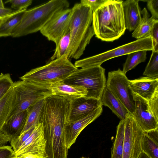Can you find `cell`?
Wrapping results in <instances>:
<instances>
[{
	"instance_id": "37",
	"label": "cell",
	"mask_w": 158,
	"mask_h": 158,
	"mask_svg": "<svg viewBox=\"0 0 158 158\" xmlns=\"http://www.w3.org/2000/svg\"><path fill=\"white\" fill-rule=\"evenodd\" d=\"M12 138L7 136L2 132L0 133V147L5 146L6 143L10 142Z\"/></svg>"
},
{
	"instance_id": "4",
	"label": "cell",
	"mask_w": 158,
	"mask_h": 158,
	"mask_svg": "<svg viewBox=\"0 0 158 158\" xmlns=\"http://www.w3.org/2000/svg\"><path fill=\"white\" fill-rule=\"evenodd\" d=\"M78 69L66 56H63L31 70L20 79L32 83L50 86L63 81Z\"/></svg>"
},
{
	"instance_id": "27",
	"label": "cell",
	"mask_w": 158,
	"mask_h": 158,
	"mask_svg": "<svg viewBox=\"0 0 158 158\" xmlns=\"http://www.w3.org/2000/svg\"><path fill=\"white\" fill-rule=\"evenodd\" d=\"M70 37L69 30L60 39L58 44L56 45L54 52L51 58L52 60L60 58L63 56H66L67 58L70 44Z\"/></svg>"
},
{
	"instance_id": "36",
	"label": "cell",
	"mask_w": 158,
	"mask_h": 158,
	"mask_svg": "<svg viewBox=\"0 0 158 158\" xmlns=\"http://www.w3.org/2000/svg\"><path fill=\"white\" fill-rule=\"evenodd\" d=\"M15 152L10 146L0 147V158H14Z\"/></svg>"
},
{
	"instance_id": "20",
	"label": "cell",
	"mask_w": 158,
	"mask_h": 158,
	"mask_svg": "<svg viewBox=\"0 0 158 158\" xmlns=\"http://www.w3.org/2000/svg\"><path fill=\"white\" fill-rule=\"evenodd\" d=\"M141 149L150 158H158V128L143 132Z\"/></svg>"
},
{
	"instance_id": "34",
	"label": "cell",
	"mask_w": 158,
	"mask_h": 158,
	"mask_svg": "<svg viewBox=\"0 0 158 158\" xmlns=\"http://www.w3.org/2000/svg\"><path fill=\"white\" fill-rule=\"evenodd\" d=\"M108 0H81V3L82 5L89 6L92 12L95 11L102 6Z\"/></svg>"
},
{
	"instance_id": "41",
	"label": "cell",
	"mask_w": 158,
	"mask_h": 158,
	"mask_svg": "<svg viewBox=\"0 0 158 158\" xmlns=\"http://www.w3.org/2000/svg\"><path fill=\"white\" fill-rule=\"evenodd\" d=\"M138 158H150L146 154L142 152Z\"/></svg>"
},
{
	"instance_id": "8",
	"label": "cell",
	"mask_w": 158,
	"mask_h": 158,
	"mask_svg": "<svg viewBox=\"0 0 158 158\" xmlns=\"http://www.w3.org/2000/svg\"><path fill=\"white\" fill-rule=\"evenodd\" d=\"M129 80L119 69L108 73L106 88L108 89L132 114L135 105L133 93L129 86Z\"/></svg>"
},
{
	"instance_id": "15",
	"label": "cell",
	"mask_w": 158,
	"mask_h": 158,
	"mask_svg": "<svg viewBox=\"0 0 158 158\" xmlns=\"http://www.w3.org/2000/svg\"><path fill=\"white\" fill-rule=\"evenodd\" d=\"M132 93L148 101L158 90V77H144L129 80Z\"/></svg>"
},
{
	"instance_id": "28",
	"label": "cell",
	"mask_w": 158,
	"mask_h": 158,
	"mask_svg": "<svg viewBox=\"0 0 158 158\" xmlns=\"http://www.w3.org/2000/svg\"><path fill=\"white\" fill-rule=\"evenodd\" d=\"M143 75L147 77H158V52L152 51Z\"/></svg>"
},
{
	"instance_id": "23",
	"label": "cell",
	"mask_w": 158,
	"mask_h": 158,
	"mask_svg": "<svg viewBox=\"0 0 158 158\" xmlns=\"http://www.w3.org/2000/svg\"><path fill=\"white\" fill-rule=\"evenodd\" d=\"M44 99L38 101L28 109V113L26 123L22 133L39 122L43 108Z\"/></svg>"
},
{
	"instance_id": "1",
	"label": "cell",
	"mask_w": 158,
	"mask_h": 158,
	"mask_svg": "<svg viewBox=\"0 0 158 158\" xmlns=\"http://www.w3.org/2000/svg\"><path fill=\"white\" fill-rule=\"evenodd\" d=\"M122 0H108L93 13L94 35L102 40L112 42L123 35L126 28Z\"/></svg>"
},
{
	"instance_id": "31",
	"label": "cell",
	"mask_w": 158,
	"mask_h": 158,
	"mask_svg": "<svg viewBox=\"0 0 158 158\" xmlns=\"http://www.w3.org/2000/svg\"><path fill=\"white\" fill-rule=\"evenodd\" d=\"M152 38L153 49L152 51L158 52V20L155 19L149 36Z\"/></svg>"
},
{
	"instance_id": "18",
	"label": "cell",
	"mask_w": 158,
	"mask_h": 158,
	"mask_svg": "<svg viewBox=\"0 0 158 158\" xmlns=\"http://www.w3.org/2000/svg\"><path fill=\"white\" fill-rule=\"evenodd\" d=\"M28 113L27 109L13 116L6 122L1 132L12 139L20 136L25 126Z\"/></svg>"
},
{
	"instance_id": "39",
	"label": "cell",
	"mask_w": 158,
	"mask_h": 158,
	"mask_svg": "<svg viewBox=\"0 0 158 158\" xmlns=\"http://www.w3.org/2000/svg\"><path fill=\"white\" fill-rule=\"evenodd\" d=\"M14 10L9 8H0V16L8 15L12 13Z\"/></svg>"
},
{
	"instance_id": "38",
	"label": "cell",
	"mask_w": 158,
	"mask_h": 158,
	"mask_svg": "<svg viewBox=\"0 0 158 158\" xmlns=\"http://www.w3.org/2000/svg\"><path fill=\"white\" fill-rule=\"evenodd\" d=\"M26 10H14L12 13L6 15L0 16V26L7 19L14 15L22 11H24Z\"/></svg>"
},
{
	"instance_id": "30",
	"label": "cell",
	"mask_w": 158,
	"mask_h": 158,
	"mask_svg": "<svg viewBox=\"0 0 158 158\" xmlns=\"http://www.w3.org/2000/svg\"><path fill=\"white\" fill-rule=\"evenodd\" d=\"M14 82L10 74L0 75V100L13 86Z\"/></svg>"
},
{
	"instance_id": "14",
	"label": "cell",
	"mask_w": 158,
	"mask_h": 158,
	"mask_svg": "<svg viewBox=\"0 0 158 158\" xmlns=\"http://www.w3.org/2000/svg\"><path fill=\"white\" fill-rule=\"evenodd\" d=\"M70 102L68 123L81 119L102 106L101 100L85 97L77 98Z\"/></svg>"
},
{
	"instance_id": "25",
	"label": "cell",
	"mask_w": 158,
	"mask_h": 158,
	"mask_svg": "<svg viewBox=\"0 0 158 158\" xmlns=\"http://www.w3.org/2000/svg\"><path fill=\"white\" fill-rule=\"evenodd\" d=\"M147 51L145 50L134 52L127 55L124 64L122 71L126 74L128 71L135 68L139 64L145 61L147 58Z\"/></svg>"
},
{
	"instance_id": "29",
	"label": "cell",
	"mask_w": 158,
	"mask_h": 158,
	"mask_svg": "<svg viewBox=\"0 0 158 158\" xmlns=\"http://www.w3.org/2000/svg\"><path fill=\"white\" fill-rule=\"evenodd\" d=\"M35 125L23 133L19 136L12 139L10 141V145L15 152L19 149L30 136L34 130Z\"/></svg>"
},
{
	"instance_id": "5",
	"label": "cell",
	"mask_w": 158,
	"mask_h": 158,
	"mask_svg": "<svg viewBox=\"0 0 158 158\" xmlns=\"http://www.w3.org/2000/svg\"><path fill=\"white\" fill-rule=\"evenodd\" d=\"M105 69L101 65L78 69L64 80L65 84L78 85L85 88L86 98L101 100L106 88Z\"/></svg>"
},
{
	"instance_id": "11",
	"label": "cell",
	"mask_w": 158,
	"mask_h": 158,
	"mask_svg": "<svg viewBox=\"0 0 158 158\" xmlns=\"http://www.w3.org/2000/svg\"><path fill=\"white\" fill-rule=\"evenodd\" d=\"M46 140L42 123L35 125L32 133L19 149L15 152V157L27 156L48 157L46 152Z\"/></svg>"
},
{
	"instance_id": "21",
	"label": "cell",
	"mask_w": 158,
	"mask_h": 158,
	"mask_svg": "<svg viewBox=\"0 0 158 158\" xmlns=\"http://www.w3.org/2000/svg\"><path fill=\"white\" fill-rule=\"evenodd\" d=\"M15 98L12 86L0 100V133L13 108Z\"/></svg>"
},
{
	"instance_id": "9",
	"label": "cell",
	"mask_w": 158,
	"mask_h": 158,
	"mask_svg": "<svg viewBox=\"0 0 158 158\" xmlns=\"http://www.w3.org/2000/svg\"><path fill=\"white\" fill-rule=\"evenodd\" d=\"M125 122L122 158H138L142 152L143 131L130 113Z\"/></svg>"
},
{
	"instance_id": "35",
	"label": "cell",
	"mask_w": 158,
	"mask_h": 158,
	"mask_svg": "<svg viewBox=\"0 0 158 158\" xmlns=\"http://www.w3.org/2000/svg\"><path fill=\"white\" fill-rule=\"evenodd\" d=\"M147 2V6L151 12L152 17L155 19H158V0H149Z\"/></svg>"
},
{
	"instance_id": "43",
	"label": "cell",
	"mask_w": 158,
	"mask_h": 158,
	"mask_svg": "<svg viewBox=\"0 0 158 158\" xmlns=\"http://www.w3.org/2000/svg\"><path fill=\"white\" fill-rule=\"evenodd\" d=\"M80 158H89V157H87L84 156H82Z\"/></svg>"
},
{
	"instance_id": "42",
	"label": "cell",
	"mask_w": 158,
	"mask_h": 158,
	"mask_svg": "<svg viewBox=\"0 0 158 158\" xmlns=\"http://www.w3.org/2000/svg\"><path fill=\"white\" fill-rule=\"evenodd\" d=\"M5 8L4 5L2 0H0V8Z\"/></svg>"
},
{
	"instance_id": "33",
	"label": "cell",
	"mask_w": 158,
	"mask_h": 158,
	"mask_svg": "<svg viewBox=\"0 0 158 158\" xmlns=\"http://www.w3.org/2000/svg\"><path fill=\"white\" fill-rule=\"evenodd\" d=\"M32 2V0H9L6 1L5 3H10L11 7L17 10H27Z\"/></svg>"
},
{
	"instance_id": "17",
	"label": "cell",
	"mask_w": 158,
	"mask_h": 158,
	"mask_svg": "<svg viewBox=\"0 0 158 158\" xmlns=\"http://www.w3.org/2000/svg\"><path fill=\"white\" fill-rule=\"evenodd\" d=\"M139 0H127L122 3L126 29L134 31L140 21L142 16Z\"/></svg>"
},
{
	"instance_id": "13",
	"label": "cell",
	"mask_w": 158,
	"mask_h": 158,
	"mask_svg": "<svg viewBox=\"0 0 158 158\" xmlns=\"http://www.w3.org/2000/svg\"><path fill=\"white\" fill-rule=\"evenodd\" d=\"M102 111V106H101L85 117L67 123L65 129V141L66 146L68 150L75 142L81 131L87 125L98 117Z\"/></svg>"
},
{
	"instance_id": "40",
	"label": "cell",
	"mask_w": 158,
	"mask_h": 158,
	"mask_svg": "<svg viewBox=\"0 0 158 158\" xmlns=\"http://www.w3.org/2000/svg\"><path fill=\"white\" fill-rule=\"evenodd\" d=\"M14 158H48L47 157L44 156H27L21 157H14Z\"/></svg>"
},
{
	"instance_id": "32",
	"label": "cell",
	"mask_w": 158,
	"mask_h": 158,
	"mask_svg": "<svg viewBox=\"0 0 158 158\" xmlns=\"http://www.w3.org/2000/svg\"><path fill=\"white\" fill-rule=\"evenodd\" d=\"M149 108L154 118L158 121V90L148 101Z\"/></svg>"
},
{
	"instance_id": "22",
	"label": "cell",
	"mask_w": 158,
	"mask_h": 158,
	"mask_svg": "<svg viewBox=\"0 0 158 158\" xmlns=\"http://www.w3.org/2000/svg\"><path fill=\"white\" fill-rule=\"evenodd\" d=\"M142 18L139 23L132 33V36L137 39L149 36L155 19L150 15L146 9L141 10Z\"/></svg>"
},
{
	"instance_id": "2",
	"label": "cell",
	"mask_w": 158,
	"mask_h": 158,
	"mask_svg": "<svg viewBox=\"0 0 158 158\" xmlns=\"http://www.w3.org/2000/svg\"><path fill=\"white\" fill-rule=\"evenodd\" d=\"M72 9L69 30L70 42L67 58L79 59L94 35L92 11L88 6L81 3L75 4Z\"/></svg>"
},
{
	"instance_id": "10",
	"label": "cell",
	"mask_w": 158,
	"mask_h": 158,
	"mask_svg": "<svg viewBox=\"0 0 158 158\" xmlns=\"http://www.w3.org/2000/svg\"><path fill=\"white\" fill-rule=\"evenodd\" d=\"M72 9H67L55 14L40 31L41 34L56 45L69 31Z\"/></svg>"
},
{
	"instance_id": "6",
	"label": "cell",
	"mask_w": 158,
	"mask_h": 158,
	"mask_svg": "<svg viewBox=\"0 0 158 158\" xmlns=\"http://www.w3.org/2000/svg\"><path fill=\"white\" fill-rule=\"evenodd\" d=\"M50 86L23 80L14 82V105L7 120L17 113L27 110L40 100L53 95Z\"/></svg>"
},
{
	"instance_id": "19",
	"label": "cell",
	"mask_w": 158,
	"mask_h": 158,
	"mask_svg": "<svg viewBox=\"0 0 158 158\" xmlns=\"http://www.w3.org/2000/svg\"><path fill=\"white\" fill-rule=\"evenodd\" d=\"M101 105L108 107L121 120L125 121L129 113L123 104L106 88L101 100Z\"/></svg>"
},
{
	"instance_id": "12",
	"label": "cell",
	"mask_w": 158,
	"mask_h": 158,
	"mask_svg": "<svg viewBox=\"0 0 158 158\" xmlns=\"http://www.w3.org/2000/svg\"><path fill=\"white\" fill-rule=\"evenodd\" d=\"M133 93L135 110L132 114L143 132L158 128V121L152 115L148 101L138 95Z\"/></svg>"
},
{
	"instance_id": "16",
	"label": "cell",
	"mask_w": 158,
	"mask_h": 158,
	"mask_svg": "<svg viewBox=\"0 0 158 158\" xmlns=\"http://www.w3.org/2000/svg\"><path fill=\"white\" fill-rule=\"evenodd\" d=\"M50 89L53 95L61 97L70 102L85 97L88 93L82 86L66 84L63 81L52 84Z\"/></svg>"
},
{
	"instance_id": "7",
	"label": "cell",
	"mask_w": 158,
	"mask_h": 158,
	"mask_svg": "<svg viewBox=\"0 0 158 158\" xmlns=\"http://www.w3.org/2000/svg\"><path fill=\"white\" fill-rule=\"evenodd\" d=\"M152 41L150 36L142 38L104 52L76 61L75 66L85 68L101 64L105 61L114 58L141 50H152Z\"/></svg>"
},
{
	"instance_id": "26",
	"label": "cell",
	"mask_w": 158,
	"mask_h": 158,
	"mask_svg": "<svg viewBox=\"0 0 158 158\" xmlns=\"http://www.w3.org/2000/svg\"><path fill=\"white\" fill-rule=\"evenodd\" d=\"M25 10L12 16L0 26V37L11 35L13 30L20 23L23 14Z\"/></svg>"
},
{
	"instance_id": "24",
	"label": "cell",
	"mask_w": 158,
	"mask_h": 158,
	"mask_svg": "<svg viewBox=\"0 0 158 158\" xmlns=\"http://www.w3.org/2000/svg\"><path fill=\"white\" fill-rule=\"evenodd\" d=\"M125 121L120 120L117 127L116 133L111 148V158H122Z\"/></svg>"
},
{
	"instance_id": "3",
	"label": "cell",
	"mask_w": 158,
	"mask_h": 158,
	"mask_svg": "<svg viewBox=\"0 0 158 158\" xmlns=\"http://www.w3.org/2000/svg\"><path fill=\"white\" fill-rule=\"evenodd\" d=\"M69 6L66 0H52L26 10L11 36L19 37L40 31L55 14Z\"/></svg>"
}]
</instances>
